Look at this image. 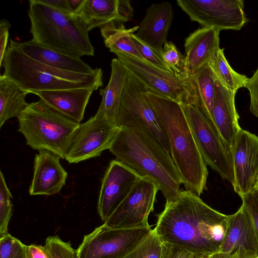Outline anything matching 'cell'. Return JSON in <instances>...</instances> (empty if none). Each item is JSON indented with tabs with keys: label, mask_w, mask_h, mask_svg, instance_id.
<instances>
[{
	"label": "cell",
	"mask_w": 258,
	"mask_h": 258,
	"mask_svg": "<svg viewBox=\"0 0 258 258\" xmlns=\"http://www.w3.org/2000/svg\"><path fill=\"white\" fill-rule=\"evenodd\" d=\"M177 5L192 21L203 27L240 30L247 21L242 0H178Z\"/></svg>",
	"instance_id": "cell-11"
},
{
	"label": "cell",
	"mask_w": 258,
	"mask_h": 258,
	"mask_svg": "<svg viewBox=\"0 0 258 258\" xmlns=\"http://www.w3.org/2000/svg\"><path fill=\"white\" fill-rule=\"evenodd\" d=\"M158 190V186L153 180L142 178L104 224L113 229L150 226L148 217L150 213L154 211Z\"/></svg>",
	"instance_id": "cell-12"
},
{
	"label": "cell",
	"mask_w": 258,
	"mask_h": 258,
	"mask_svg": "<svg viewBox=\"0 0 258 258\" xmlns=\"http://www.w3.org/2000/svg\"><path fill=\"white\" fill-rule=\"evenodd\" d=\"M145 86L128 72L122 93L118 126L137 125L152 135L170 154L168 138L162 122L148 102Z\"/></svg>",
	"instance_id": "cell-9"
},
{
	"label": "cell",
	"mask_w": 258,
	"mask_h": 258,
	"mask_svg": "<svg viewBox=\"0 0 258 258\" xmlns=\"http://www.w3.org/2000/svg\"><path fill=\"white\" fill-rule=\"evenodd\" d=\"M191 77L197 96V105L216 125L213 115L216 78L209 64L204 66Z\"/></svg>",
	"instance_id": "cell-27"
},
{
	"label": "cell",
	"mask_w": 258,
	"mask_h": 258,
	"mask_svg": "<svg viewBox=\"0 0 258 258\" xmlns=\"http://www.w3.org/2000/svg\"><path fill=\"white\" fill-rule=\"evenodd\" d=\"M239 247L258 255V241L251 223L243 206L229 215L224 239L219 253L229 254Z\"/></svg>",
	"instance_id": "cell-22"
},
{
	"label": "cell",
	"mask_w": 258,
	"mask_h": 258,
	"mask_svg": "<svg viewBox=\"0 0 258 258\" xmlns=\"http://www.w3.org/2000/svg\"><path fill=\"white\" fill-rule=\"evenodd\" d=\"M138 29L139 26L126 29L123 24L114 22L100 27L104 44L110 52L119 51L144 60L131 38Z\"/></svg>",
	"instance_id": "cell-26"
},
{
	"label": "cell",
	"mask_w": 258,
	"mask_h": 258,
	"mask_svg": "<svg viewBox=\"0 0 258 258\" xmlns=\"http://www.w3.org/2000/svg\"><path fill=\"white\" fill-rule=\"evenodd\" d=\"M26 258H52L50 253L44 246L34 244L26 245Z\"/></svg>",
	"instance_id": "cell-39"
},
{
	"label": "cell",
	"mask_w": 258,
	"mask_h": 258,
	"mask_svg": "<svg viewBox=\"0 0 258 258\" xmlns=\"http://www.w3.org/2000/svg\"><path fill=\"white\" fill-rule=\"evenodd\" d=\"M229 215L212 209L199 196L182 190L175 201L157 215L154 229L162 242L194 254L219 253Z\"/></svg>",
	"instance_id": "cell-1"
},
{
	"label": "cell",
	"mask_w": 258,
	"mask_h": 258,
	"mask_svg": "<svg viewBox=\"0 0 258 258\" xmlns=\"http://www.w3.org/2000/svg\"><path fill=\"white\" fill-rule=\"evenodd\" d=\"M173 18L170 3L153 4L147 8L135 34L153 49L162 53Z\"/></svg>",
	"instance_id": "cell-18"
},
{
	"label": "cell",
	"mask_w": 258,
	"mask_h": 258,
	"mask_svg": "<svg viewBox=\"0 0 258 258\" xmlns=\"http://www.w3.org/2000/svg\"><path fill=\"white\" fill-rule=\"evenodd\" d=\"M100 87L79 88L49 91H31L49 106L80 123L92 93Z\"/></svg>",
	"instance_id": "cell-19"
},
{
	"label": "cell",
	"mask_w": 258,
	"mask_h": 258,
	"mask_svg": "<svg viewBox=\"0 0 258 258\" xmlns=\"http://www.w3.org/2000/svg\"><path fill=\"white\" fill-rule=\"evenodd\" d=\"M198 148L207 165L233 185L234 171L231 148L216 125L197 105L181 104Z\"/></svg>",
	"instance_id": "cell-7"
},
{
	"label": "cell",
	"mask_w": 258,
	"mask_h": 258,
	"mask_svg": "<svg viewBox=\"0 0 258 258\" xmlns=\"http://www.w3.org/2000/svg\"><path fill=\"white\" fill-rule=\"evenodd\" d=\"M84 0H68L69 4L76 15V13L82 4Z\"/></svg>",
	"instance_id": "cell-41"
},
{
	"label": "cell",
	"mask_w": 258,
	"mask_h": 258,
	"mask_svg": "<svg viewBox=\"0 0 258 258\" xmlns=\"http://www.w3.org/2000/svg\"><path fill=\"white\" fill-rule=\"evenodd\" d=\"M162 243L153 229L146 238L122 258H160Z\"/></svg>",
	"instance_id": "cell-29"
},
{
	"label": "cell",
	"mask_w": 258,
	"mask_h": 258,
	"mask_svg": "<svg viewBox=\"0 0 258 258\" xmlns=\"http://www.w3.org/2000/svg\"><path fill=\"white\" fill-rule=\"evenodd\" d=\"M194 253L176 246L162 243L160 258H192Z\"/></svg>",
	"instance_id": "cell-37"
},
{
	"label": "cell",
	"mask_w": 258,
	"mask_h": 258,
	"mask_svg": "<svg viewBox=\"0 0 258 258\" xmlns=\"http://www.w3.org/2000/svg\"><path fill=\"white\" fill-rule=\"evenodd\" d=\"M12 195L8 187L2 171L0 173V235L8 233V227L12 215Z\"/></svg>",
	"instance_id": "cell-31"
},
{
	"label": "cell",
	"mask_w": 258,
	"mask_h": 258,
	"mask_svg": "<svg viewBox=\"0 0 258 258\" xmlns=\"http://www.w3.org/2000/svg\"><path fill=\"white\" fill-rule=\"evenodd\" d=\"M162 54L164 61L173 74L182 78L190 76L185 70L184 57L173 42L167 41L165 43Z\"/></svg>",
	"instance_id": "cell-30"
},
{
	"label": "cell",
	"mask_w": 258,
	"mask_h": 258,
	"mask_svg": "<svg viewBox=\"0 0 258 258\" xmlns=\"http://www.w3.org/2000/svg\"><path fill=\"white\" fill-rule=\"evenodd\" d=\"M208 64L216 79L228 90L236 93L239 89L244 87L248 78L237 73L231 67L223 48L219 47L217 49Z\"/></svg>",
	"instance_id": "cell-28"
},
{
	"label": "cell",
	"mask_w": 258,
	"mask_h": 258,
	"mask_svg": "<svg viewBox=\"0 0 258 258\" xmlns=\"http://www.w3.org/2000/svg\"><path fill=\"white\" fill-rule=\"evenodd\" d=\"M39 1L65 15L70 16H76L73 11L68 0H39Z\"/></svg>",
	"instance_id": "cell-40"
},
{
	"label": "cell",
	"mask_w": 258,
	"mask_h": 258,
	"mask_svg": "<svg viewBox=\"0 0 258 258\" xmlns=\"http://www.w3.org/2000/svg\"><path fill=\"white\" fill-rule=\"evenodd\" d=\"M241 198L242 205L250 218L258 241V188Z\"/></svg>",
	"instance_id": "cell-35"
},
{
	"label": "cell",
	"mask_w": 258,
	"mask_h": 258,
	"mask_svg": "<svg viewBox=\"0 0 258 258\" xmlns=\"http://www.w3.org/2000/svg\"><path fill=\"white\" fill-rule=\"evenodd\" d=\"M235 94L216 79L214 119L222 139L231 149L238 132L241 128L235 105Z\"/></svg>",
	"instance_id": "cell-21"
},
{
	"label": "cell",
	"mask_w": 258,
	"mask_h": 258,
	"mask_svg": "<svg viewBox=\"0 0 258 258\" xmlns=\"http://www.w3.org/2000/svg\"><path fill=\"white\" fill-rule=\"evenodd\" d=\"M11 27L10 22L6 19H2L0 22V66H2L4 54L7 48L9 32Z\"/></svg>",
	"instance_id": "cell-38"
},
{
	"label": "cell",
	"mask_w": 258,
	"mask_h": 258,
	"mask_svg": "<svg viewBox=\"0 0 258 258\" xmlns=\"http://www.w3.org/2000/svg\"><path fill=\"white\" fill-rule=\"evenodd\" d=\"M143 177L135 171L115 159L110 162L102 179L98 211L104 222Z\"/></svg>",
	"instance_id": "cell-15"
},
{
	"label": "cell",
	"mask_w": 258,
	"mask_h": 258,
	"mask_svg": "<svg viewBox=\"0 0 258 258\" xmlns=\"http://www.w3.org/2000/svg\"><path fill=\"white\" fill-rule=\"evenodd\" d=\"M228 254L223 253H217L211 255L209 258H226Z\"/></svg>",
	"instance_id": "cell-42"
},
{
	"label": "cell",
	"mask_w": 258,
	"mask_h": 258,
	"mask_svg": "<svg viewBox=\"0 0 258 258\" xmlns=\"http://www.w3.org/2000/svg\"><path fill=\"white\" fill-rule=\"evenodd\" d=\"M145 97L166 130L171 155L185 190L200 196L207 189L208 171L182 105L146 88Z\"/></svg>",
	"instance_id": "cell-3"
},
{
	"label": "cell",
	"mask_w": 258,
	"mask_h": 258,
	"mask_svg": "<svg viewBox=\"0 0 258 258\" xmlns=\"http://www.w3.org/2000/svg\"><path fill=\"white\" fill-rule=\"evenodd\" d=\"M255 188H258V179H257V182H256V183L255 185Z\"/></svg>",
	"instance_id": "cell-44"
},
{
	"label": "cell",
	"mask_w": 258,
	"mask_h": 258,
	"mask_svg": "<svg viewBox=\"0 0 258 258\" xmlns=\"http://www.w3.org/2000/svg\"><path fill=\"white\" fill-rule=\"evenodd\" d=\"M4 75L28 91H49L103 85V72L86 74L57 69L32 59L11 39L4 56Z\"/></svg>",
	"instance_id": "cell-5"
},
{
	"label": "cell",
	"mask_w": 258,
	"mask_h": 258,
	"mask_svg": "<svg viewBox=\"0 0 258 258\" xmlns=\"http://www.w3.org/2000/svg\"><path fill=\"white\" fill-rule=\"evenodd\" d=\"M119 127L96 113L80 123L72 140L65 159L70 163L99 156L109 149Z\"/></svg>",
	"instance_id": "cell-13"
},
{
	"label": "cell",
	"mask_w": 258,
	"mask_h": 258,
	"mask_svg": "<svg viewBox=\"0 0 258 258\" xmlns=\"http://www.w3.org/2000/svg\"><path fill=\"white\" fill-rule=\"evenodd\" d=\"M28 14L32 39L41 46L72 57L94 56L89 31L78 16H70L39 0H30Z\"/></svg>",
	"instance_id": "cell-4"
},
{
	"label": "cell",
	"mask_w": 258,
	"mask_h": 258,
	"mask_svg": "<svg viewBox=\"0 0 258 258\" xmlns=\"http://www.w3.org/2000/svg\"><path fill=\"white\" fill-rule=\"evenodd\" d=\"M0 258H26V245L9 233L1 235Z\"/></svg>",
	"instance_id": "cell-32"
},
{
	"label": "cell",
	"mask_w": 258,
	"mask_h": 258,
	"mask_svg": "<svg viewBox=\"0 0 258 258\" xmlns=\"http://www.w3.org/2000/svg\"><path fill=\"white\" fill-rule=\"evenodd\" d=\"M244 87L248 89L250 94V110L258 117V69L250 78H248Z\"/></svg>",
	"instance_id": "cell-36"
},
{
	"label": "cell",
	"mask_w": 258,
	"mask_h": 258,
	"mask_svg": "<svg viewBox=\"0 0 258 258\" xmlns=\"http://www.w3.org/2000/svg\"><path fill=\"white\" fill-rule=\"evenodd\" d=\"M220 31L202 27L191 33L184 42V64L189 76L194 75L208 63L219 47Z\"/></svg>",
	"instance_id": "cell-20"
},
{
	"label": "cell",
	"mask_w": 258,
	"mask_h": 258,
	"mask_svg": "<svg viewBox=\"0 0 258 258\" xmlns=\"http://www.w3.org/2000/svg\"><path fill=\"white\" fill-rule=\"evenodd\" d=\"M109 150L143 178L153 180L166 199L176 200L182 180L171 154L149 133L137 125L119 128Z\"/></svg>",
	"instance_id": "cell-2"
},
{
	"label": "cell",
	"mask_w": 258,
	"mask_h": 258,
	"mask_svg": "<svg viewBox=\"0 0 258 258\" xmlns=\"http://www.w3.org/2000/svg\"><path fill=\"white\" fill-rule=\"evenodd\" d=\"M133 15L128 0H84L76 13L89 32L111 22H126Z\"/></svg>",
	"instance_id": "cell-16"
},
{
	"label": "cell",
	"mask_w": 258,
	"mask_h": 258,
	"mask_svg": "<svg viewBox=\"0 0 258 258\" xmlns=\"http://www.w3.org/2000/svg\"><path fill=\"white\" fill-rule=\"evenodd\" d=\"M21 50L32 59L49 67L68 72L90 74L97 71L81 58L72 57L44 47L33 39L18 42Z\"/></svg>",
	"instance_id": "cell-24"
},
{
	"label": "cell",
	"mask_w": 258,
	"mask_h": 258,
	"mask_svg": "<svg viewBox=\"0 0 258 258\" xmlns=\"http://www.w3.org/2000/svg\"><path fill=\"white\" fill-rule=\"evenodd\" d=\"M234 191L240 197L255 189L258 179V137L241 128L231 148Z\"/></svg>",
	"instance_id": "cell-14"
},
{
	"label": "cell",
	"mask_w": 258,
	"mask_h": 258,
	"mask_svg": "<svg viewBox=\"0 0 258 258\" xmlns=\"http://www.w3.org/2000/svg\"><path fill=\"white\" fill-rule=\"evenodd\" d=\"M152 230L151 226L113 229L103 224L84 236L77 249L79 258H122L146 238Z\"/></svg>",
	"instance_id": "cell-10"
},
{
	"label": "cell",
	"mask_w": 258,
	"mask_h": 258,
	"mask_svg": "<svg viewBox=\"0 0 258 258\" xmlns=\"http://www.w3.org/2000/svg\"><path fill=\"white\" fill-rule=\"evenodd\" d=\"M28 91L19 87L5 75L0 76V127L10 118L21 114L28 103L26 96Z\"/></svg>",
	"instance_id": "cell-25"
},
{
	"label": "cell",
	"mask_w": 258,
	"mask_h": 258,
	"mask_svg": "<svg viewBox=\"0 0 258 258\" xmlns=\"http://www.w3.org/2000/svg\"><path fill=\"white\" fill-rule=\"evenodd\" d=\"M110 66L109 82L104 89L99 90L102 101L96 113L118 126L121 95L127 79L128 71L118 58L112 59Z\"/></svg>",
	"instance_id": "cell-23"
},
{
	"label": "cell",
	"mask_w": 258,
	"mask_h": 258,
	"mask_svg": "<svg viewBox=\"0 0 258 258\" xmlns=\"http://www.w3.org/2000/svg\"><path fill=\"white\" fill-rule=\"evenodd\" d=\"M112 53L127 71L146 88L181 104H197V96L191 76L180 77L126 53L117 51Z\"/></svg>",
	"instance_id": "cell-8"
},
{
	"label": "cell",
	"mask_w": 258,
	"mask_h": 258,
	"mask_svg": "<svg viewBox=\"0 0 258 258\" xmlns=\"http://www.w3.org/2000/svg\"><path fill=\"white\" fill-rule=\"evenodd\" d=\"M210 255L206 254H194L192 258H209Z\"/></svg>",
	"instance_id": "cell-43"
},
{
	"label": "cell",
	"mask_w": 258,
	"mask_h": 258,
	"mask_svg": "<svg viewBox=\"0 0 258 258\" xmlns=\"http://www.w3.org/2000/svg\"><path fill=\"white\" fill-rule=\"evenodd\" d=\"M60 158L47 150L39 151L34 162V173L29 187L31 196H50L58 193L65 185L68 173L61 165Z\"/></svg>",
	"instance_id": "cell-17"
},
{
	"label": "cell",
	"mask_w": 258,
	"mask_h": 258,
	"mask_svg": "<svg viewBox=\"0 0 258 258\" xmlns=\"http://www.w3.org/2000/svg\"><path fill=\"white\" fill-rule=\"evenodd\" d=\"M45 246L52 258H79L77 250L73 248L70 242L62 241L57 236H48Z\"/></svg>",
	"instance_id": "cell-34"
},
{
	"label": "cell",
	"mask_w": 258,
	"mask_h": 258,
	"mask_svg": "<svg viewBox=\"0 0 258 258\" xmlns=\"http://www.w3.org/2000/svg\"><path fill=\"white\" fill-rule=\"evenodd\" d=\"M131 38L145 61L159 69L172 73L164 61L162 53L143 42L134 33L132 34Z\"/></svg>",
	"instance_id": "cell-33"
},
{
	"label": "cell",
	"mask_w": 258,
	"mask_h": 258,
	"mask_svg": "<svg viewBox=\"0 0 258 258\" xmlns=\"http://www.w3.org/2000/svg\"><path fill=\"white\" fill-rule=\"evenodd\" d=\"M18 119V132L23 135L28 146L39 151H49L62 159L80 123L41 99L29 103Z\"/></svg>",
	"instance_id": "cell-6"
}]
</instances>
